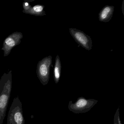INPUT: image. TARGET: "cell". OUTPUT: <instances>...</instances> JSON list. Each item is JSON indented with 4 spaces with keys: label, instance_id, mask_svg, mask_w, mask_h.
I'll return each instance as SVG.
<instances>
[{
    "label": "cell",
    "instance_id": "6da1fadb",
    "mask_svg": "<svg viewBox=\"0 0 124 124\" xmlns=\"http://www.w3.org/2000/svg\"><path fill=\"white\" fill-rule=\"evenodd\" d=\"M12 88V71L5 73L0 79V124L6 116Z\"/></svg>",
    "mask_w": 124,
    "mask_h": 124
},
{
    "label": "cell",
    "instance_id": "7a4b0ae2",
    "mask_svg": "<svg viewBox=\"0 0 124 124\" xmlns=\"http://www.w3.org/2000/svg\"><path fill=\"white\" fill-rule=\"evenodd\" d=\"M7 124H25L22 103L18 96L14 99L8 114Z\"/></svg>",
    "mask_w": 124,
    "mask_h": 124
},
{
    "label": "cell",
    "instance_id": "3957f363",
    "mask_svg": "<svg viewBox=\"0 0 124 124\" xmlns=\"http://www.w3.org/2000/svg\"><path fill=\"white\" fill-rule=\"evenodd\" d=\"M52 64V57L50 55L43 58L38 63L36 73L40 83L43 85H47L49 82Z\"/></svg>",
    "mask_w": 124,
    "mask_h": 124
},
{
    "label": "cell",
    "instance_id": "277c9868",
    "mask_svg": "<svg viewBox=\"0 0 124 124\" xmlns=\"http://www.w3.org/2000/svg\"><path fill=\"white\" fill-rule=\"evenodd\" d=\"M98 102L95 99H87L80 97L74 103L72 101H70L68 108L70 111L75 114L85 113L90 111Z\"/></svg>",
    "mask_w": 124,
    "mask_h": 124
},
{
    "label": "cell",
    "instance_id": "5b68a950",
    "mask_svg": "<svg viewBox=\"0 0 124 124\" xmlns=\"http://www.w3.org/2000/svg\"><path fill=\"white\" fill-rule=\"evenodd\" d=\"M23 38V34L19 32H15L6 37L4 40L2 48L3 56H8L12 49L20 44Z\"/></svg>",
    "mask_w": 124,
    "mask_h": 124
},
{
    "label": "cell",
    "instance_id": "8992f818",
    "mask_svg": "<svg viewBox=\"0 0 124 124\" xmlns=\"http://www.w3.org/2000/svg\"><path fill=\"white\" fill-rule=\"evenodd\" d=\"M69 29L70 34L77 43L87 50L92 49V40L90 36L84 32L75 28H70Z\"/></svg>",
    "mask_w": 124,
    "mask_h": 124
},
{
    "label": "cell",
    "instance_id": "52a82bcc",
    "mask_svg": "<svg viewBox=\"0 0 124 124\" xmlns=\"http://www.w3.org/2000/svg\"><path fill=\"white\" fill-rule=\"evenodd\" d=\"M31 0L24 1L23 3V12L24 13L36 16H42L46 15L44 11L45 6L42 5H37L32 6L30 2Z\"/></svg>",
    "mask_w": 124,
    "mask_h": 124
},
{
    "label": "cell",
    "instance_id": "ba28073f",
    "mask_svg": "<svg viewBox=\"0 0 124 124\" xmlns=\"http://www.w3.org/2000/svg\"><path fill=\"white\" fill-rule=\"evenodd\" d=\"M114 11V6L108 5L104 6L99 13V20L102 22H108L112 18Z\"/></svg>",
    "mask_w": 124,
    "mask_h": 124
},
{
    "label": "cell",
    "instance_id": "9c48e42d",
    "mask_svg": "<svg viewBox=\"0 0 124 124\" xmlns=\"http://www.w3.org/2000/svg\"><path fill=\"white\" fill-rule=\"evenodd\" d=\"M62 65L60 58L58 55L56 57L55 65L53 70L54 78L56 84L59 82L61 73Z\"/></svg>",
    "mask_w": 124,
    "mask_h": 124
}]
</instances>
